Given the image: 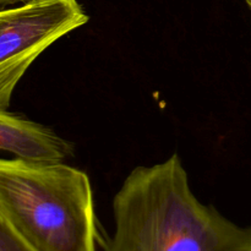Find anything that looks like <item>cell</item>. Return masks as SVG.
<instances>
[{"label": "cell", "instance_id": "cell-3", "mask_svg": "<svg viewBox=\"0 0 251 251\" xmlns=\"http://www.w3.org/2000/svg\"><path fill=\"white\" fill-rule=\"evenodd\" d=\"M88 21L77 0H34L0 10V112L33 61Z\"/></svg>", "mask_w": 251, "mask_h": 251}, {"label": "cell", "instance_id": "cell-5", "mask_svg": "<svg viewBox=\"0 0 251 251\" xmlns=\"http://www.w3.org/2000/svg\"><path fill=\"white\" fill-rule=\"evenodd\" d=\"M0 251H36L10 223L0 208Z\"/></svg>", "mask_w": 251, "mask_h": 251}, {"label": "cell", "instance_id": "cell-1", "mask_svg": "<svg viewBox=\"0 0 251 251\" xmlns=\"http://www.w3.org/2000/svg\"><path fill=\"white\" fill-rule=\"evenodd\" d=\"M107 251H251L242 227L193 193L180 157L132 169L113 199Z\"/></svg>", "mask_w": 251, "mask_h": 251}, {"label": "cell", "instance_id": "cell-6", "mask_svg": "<svg viewBox=\"0 0 251 251\" xmlns=\"http://www.w3.org/2000/svg\"><path fill=\"white\" fill-rule=\"evenodd\" d=\"M34 1V0H0V5H12V4H24V2Z\"/></svg>", "mask_w": 251, "mask_h": 251}, {"label": "cell", "instance_id": "cell-7", "mask_svg": "<svg viewBox=\"0 0 251 251\" xmlns=\"http://www.w3.org/2000/svg\"><path fill=\"white\" fill-rule=\"evenodd\" d=\"M245 1H247L248 6H249V7H250V10H251V0H245Z\"/></svg>", "mask_w": 251, "mask_h": 251}, {"label": "cell", "instance_id": "cell-4", "mask_svg": "<svg viewBox=\"0 0 251 251\" xmlns=\"http://www.w3.org/2000/svg\"><path fill=\"white\" fill-rule=\"evenodd\" d=\"M0 151L31 162H64L74 146L55 131L20 115L0 112Z\"/></svg>", "mask_w": 251, "mask_h": 251}, {"label": "cell", "instance_id": "cell-2", "mask_svg": "<svg viewBox=\"0 0 251 251\" xmlns=\"http://www.w3.org/2000/svg\"><path fill=\"white\" fill-rule=\"evenodd\" d=\"M0 208L36 251H97L92 186L81 169L0 158Z\"/></svg>", "mask_w": 251, "mask_h": 251}]
</instances>
